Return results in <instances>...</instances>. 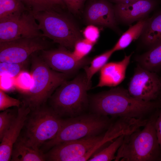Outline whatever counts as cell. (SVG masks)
Instances as JSON below:
<instances>
[{"label": "cell", "instance_id": "1", "mask_svg": "<svg viewBox=\"0 0 161 161\" xmlns=\"http://www.w3.org/2000/svg\"><path fill=\"white\" fill-rule=\"evenodd\" d=\"M89 106L92 113L113 117L144 119L161 106L159 101H145L132 96L128 90L112 88L91 96Z\"/></svg>", "mask_w": 161, "mask_h": 161}, {"label": "cell", "instance_id": "2", "mask_svg": "<svg viewBox=\"0 0 161 161\" xmlns=\"http://www.w3.org/2000/svg\"><path fill=\"white\" fill-rule=\"evenodd\" d=\"M158 114L152 115L142 130L139 129L125 135L114 161L158 160L161 149L155 127Z\"/></svg>", "mask_w": 161, "mask_h": 161}, {"label": "cell", "instance_id": "3", "mask_svg": "<svg viewBox=\"0 0 161 161\" xmlns=\"http://www.w3.org/2000/svg\"><path fill=\"white\" fill-rule=\"evenodd\" d=\"M31 56L33 84L28 92L21 94V101L32 110L45 104L54 91L67 80L69 75L52 69L41 56L35 53Z\"/></svg>", "mask_w": 161, "mask_h": 161}, {"label": "cell", "instance_id": "4", "mask_svg": "<svg viewBox=\"0 0 161 161\" xmlns=\"http://www.w3.org/2000/svg\"><path fill=\"white\" fill-rule=\"evenodd\" d=\"M90 86L85 74L60 85L49 99L50 106L61 117H72L83 114L89 105L87 94Z\"/></svg>", "mask_w": 161, "mask_h": 161}, {"label": "cell", "instance_id": "5", "mask_svg": "<svg viewBox=\"0 0 161 161\" xmlns=\"http://www.w3.org/2000/svg\"><path fill=\"white\" fill-rule=\"evenodd\" d=\"M112 122L108 116L92 113L63 119L55 136L45 142L41 150L43 152L61 143L100 134Z\"/></svg>", "mask_w": 161, "mask_h": 161}, {"label": "cell", "instance_id": "6", "mask_svg": "<svg viewBox=\"0 0 161 161\" xmlns=\"http://www.w3.org/2000/svg\"><path fill=\"white\" fill-rule=\"evenodd\" d=\"M63 119L45 104L31 110L19 138L28 145L39 149L47 141L54 138L59 130Z\"/></svg>", "mask_w": 161, "mask_h": 161}, {"label": "cell", "instance_id": "7", "mask_svg": "<svg viewBox=\"0 0 161 161\" xmlns=\"http://www.w3.org/2000/svg\"><path fill=\"white\" fill-rule=\"evenodd\" d=\"M43 36L62 46L73 49L82 39L78 28L69 18L51 9L33 14Z\"/></svg>", "mask_w": 161, "mask_h": 161}, {"label": "cell", "instance_id": "8", "mask_svg": "<svg viewBox=\"0 0 161 161\" xmlns=\"http://www.w3.org/2000/svg\"><path fill=\"white\" fill-rule=\"evenodd\" d=\"M48 42L43 37L20 38L0 43V62L20 63L33 53L47 49Z\"/></svg>", "mask_w": 161, "mask_h": 161}, {"label": "cell", "instance_id": "9", "mask_svg": "<svg viewBox=\"0 0 161 161\" xmlns=\"http://www.w3.org/2000/svg\"><path fill=\"white\" fill-rule=\"evenodd\" d=\"M36 37H43L42 33L33 14L29 11L0 22V43Z\"/></svg>", "mask_w": 161, "mask_h": 161}, {"label": "cell", "instance_id": "10", "mask_svg": "<svg viewBox=\"0 0 161 161\" xmlns=\"http://www.w3.org/2000/svg\"><path fill=\"white\" fill-rule=\"evenodd\" d=\"M103 135L87 137L57 144L45 153L46 160L76 161L99 143Z\"/></svg>", "mask_w": 161, "mask_h": 161}, {"label": "cell", "instance_id": "11", "mask_svg": "<svg viewBox=\"0 0 161 161\" xmlns=\"http://www.w3.org/2000/svg\"><path fill=\"white\" fill-rule=\"evenodd\" d=\"M128 90L134 98L145 101H152L160 94L161 80L155 72L138 64L131 79Z\"/></svg>", "mask_w": 161, "mask_h": 161}, {"label": "cell", "instance_id": "12", "mask_svg": "<svg viewBox=\"0 0 161 161\" xmlns=\"http://www.w3.org/2000/svg\"><path fill=\"white\" fill-rule=\"evenodd\" d=\"M41 51V56L51 68L69 75L84 68L91 61L85 58L78 60L74 57L72 52L63 48Z\"/></svg>", "mask_w": 161, "mask_h": 161}, {"label": "cell", "instance_id": "13", "mask_svg": "<svg viewBox=\"0 0 161 161\" xmlns=\"http://www.w3.org/2000/svg\"><path fill=\"white\" fill-rule=\"evenodd\" d=\"M157 0H140L127 3L116 4L114 6L117 19L126 24L145 18L158 4Z\"/></svg>", "mask_w": 161, "mask_h": 161}, {"label": "cell", "instance_id": "14", "mask_svg": "<svg viewBox=\"0 0 161 161\" xmlns=\"http://www.w3.org/2000/svg\"><path fill=\"white\" fill-rule=\"evenodd\" d=\"M17 114L10 127L4 135L0 145V161L11 160L14 144L20 136L30 109L22 104L18 108Z\"/></svg>", "mask_w": 161, "mask_h": 161}, {"label": "cell", "instance_id": "15", "mask_svg": "<svg viewBox=\"0 0 161 161\" xmlns=\"http://www.w3.org/2000/svg\"><path fill=\"white\" fill-rule=\"evenodd\" d=\"M87 22L91 24L112 29L116 27L114 6L107 0H95L88 6L86 12Z\"/></svg>", "mask_w": 161, "mask_h": 161}, {"label": "cell", "instance_id": "16", "mask_svg": "<svg viewBox=\"0 0 161 161\" xmlns=\"http://www.w3.org/2000/svg\"><path fill=\"white\" fill-rule=\"evenodd\" d=\"M133 53L125 55L120 61L107 63L100 71L99 81L96 87H114L121 83L125 78L126 70Z\"/></svg>", "mask_w": 161, "mask_h": 161}, {"label": "cell", "instance_id": "17", "mask_svg": "<svg viewBox=\"0 0 161 161\" xmlns=\"http://www.w3.org/2000/svg\"><path fill=\"white\" fill-rule=\"evenodd\" d=\"M140 36L143 43L150 49L161 44V10L147 18Z\"/></svg>", "mask_w": 161, "mask_h": 161}, {"label": "cell", "instance_id": "18", "mask_svg": "<svg viewBox=\"0 0 161 161\" xmlns=\"http://www.w3.org/2000/svg\"><path fill=\"white\" fill-rule=\"evenodd\" d=\"M11 160L13 161H42L46 160L45 154L40 149L27 144L18 137L14 144Z\"/></svg>", "mask_w": 161, "mask_h": 161}, {"label": "cell", "instance_id": "19", "mask_svg": "<svg viewBox=\"0 0 161 161\" xmlns=\"http://www.w3.org/2000/svg\"><path fill=\"white\" fill-rule=\"evenodd\" d=\"M147 18L138 21L133 25H130L129 29L121 35L112 48L114 52L123 49L128 47L134 41L141 36L146 24Z\"/></svg>", "mask_w": 161, "mask_h": 161}, {"label": "cell", "instance_id": "20", "mask_svg": "<svg viewBox=\"0 0 161 161\" xmlns=\"http://www.w3.org/2000/svg\"><path fill=\"white\" fill-rule=\"evenodd\" d=\"M136 60L140 66L155 72L161 68V44L138 56Z\"/></svg>", "mask_w": 161, "mask_h": 161}, {"label": "cell", "instance_id": "21", "mask_svg": "<svg viewBox=\"0 0 161 161\" xmlns=\"http://www.w3.org/2000/svg\"><path fill=\"white\" fill-rule=\"evenodd\" d=\"M26 11H29L20 0H0V22L19 16Z\"/></svg>", "mask_w": 161, "mask_h": 161}, {"label": "cell", "instance_id": "22", "mask_svg": "<svg viewBox=\"0 0 161 161\" xmlns=\"http://www.w3.org/2000/svg\"><path fill=\"white\" fill-rule=\"evenodd\" d=\"M123 134L117 138L106 147L92 156L88 161H110L115 160V154L122 145L125 135Z\"/></svg>", "mask_w": 161, "mask_h": 161}, {"label": "cell", "instance_id": "23", "mask_svg": "<svg viewBox=\"0 0 161 161\" xmlns=\"http://www.w3.org/2000/svg\"><path fill=\"white\" fill-rule=\"evenodd\" d=\"M114 52L112 49L95 57L90 62L89 66L84 68L88 84L91 86V79L94 74L100 71Z\"/></svg>", "mask_w": 161, "mask_h": 161}, {"label": "cell", "instance_id": "24", "mask_svg": "<svg viewBox=\"0 0 161 161\" xmlns=\"http://www.w3.org/2000/svg\"><path fill=\"white\" fill-rule=\"evenodd\" d=\"M28 60L20 63L0 62V75H7L15 78L27 66Z\"/></svg>", "mask_w": 161, "mask_h": 161}, {"label": "cell", "instance_id": "25", "mask_svg": "<svg viewBox=\"0 0 161 161\" xmlns=\"http://www.w3.org/2000/svg\"><path fill=\"white\" fill-rule=\"evenodd\" d=\"M15 85L21 94L28 92L32 87L33 79L31 73L23 71L14 78Z\"/></svg>", "mask_w": 161, "mask_h": 161}, {"label": "cell", "instance_id": "26", "mask_svg": "<svg viewBox=\"0 0 161 161\" xmlns=\"http://www.w3.org/2000/svg\"><path fill=\"white\" fill-rule=\"evenodd\" d=\"M17 114L10 109H6L0 113V140L10 127Z\"/></svg>", "mask_w": 161, "mask_h": 161}, {"label": "cell", "instance_id": "27", "mask_svg": "<svg viewBox=\"0 0 161 161\" xmlns=\"http://www.w3.org/2000/svg\"><path fill=\"white\" fill-rule=\"evenodd\" d=\"M94 45L85 39H81L75 44L72 54L77 60H81L90 52Z\"/></svg>", "mask_w": 161, "mask_h": 161}, {"label": "cell", "instance_id": "28", "mask_svg": "<svg viewBox=\"0 0 161 161\" xmlns=\"http://www.w3.org/2000/svg\"><path fill=\"white\" fill-rule=\"evenodd\" d=\"M28 11L33 14L54 9L46 0H20Z\"/></svg>", "mask_w": 161, "mask_h": 161}, {"label": "cell", "instance_id": "29", "mask_svg": "<svg viewBox=\"0 0 161 161\" xmlns=\"http://www.w3.org/2000/svg\"><path fill=\"white\" fill-rule=\"evenodd\" d=\"M22 102L19 100L10 97L0 89V110L4 111L12 106L19 107Z\"/></svg>", "mask_w": 161, "mask_h": 161}, {"label": "cell", "instance_id": "30", "mask_svg": "<svg viewBox=\"0 0 161 161\" xmlns=\"http://www.w3.org/2000/svg\"><path fill=\"white\" fill-rule=\"evenodd\" d=\"M85 39L95 44L100 36V31L97 27L91 24L85 28L83 31Z\"/></svg>", "mask_w": 161, "mask_h": 161}, {"label": "cell", "instance_id": "31", "mask_svg": "<svg viewBox=\"0 0 161 161\" xmlns=\"http://www.w3.org/2000/svg\"><path fill=\"white\" fill-rule=\"evenodd\" d=\"M72 12L78 13L81 9L84 0H62Z\"/></svg>", "mask_w": 161, "mask_h": 161}, {"label": "cell", "instance_id": "32", "mask_svg": "<svg viewBox=\"0 0 161 161\" xmlns=\"http://www.w3.org/2000/svg\"><path fill=\"white\" fill-rule=\"evenodd\" d=\"M15 85L14 78L7 75H0V89L8 90Z\"/></svg>", "mask_w": 161, "mask_h": 161}, {"label": "cell", "instance_id": "33", "mask_svg": "<svg viewBox=\"0 0 161 161\" xmlns=\"http://www.w3.org/2000/svg\"><path fill=\"white\" fill-rule=\"evenodd\" d=\"M155 127L158 141L161 149V109L159 112L156 119Z\"/></svg>", "mask_w": 161, "mask_h": 161}, {"label": "cell", "instance_id": "34", "mask_svg": "<svg viewBox=\"0 0 161 161\" xmlns=\"http://www.w3.org/2000/svg\"><path fill=\"white\" fill-rule=\"evenodd\" d=\"M55 8L57 6L64 7L65 4L62 0H46Z\"/></svg>", "mask_w": 161, "mask_h": 161}, {"label": "cell", "instance_id": "35", "mask_svg": "<svg viewBox=\"0 0 161 161\" xmlns=\"http://www.w3.org/2000/svg\"><path fill=\"white\" fill-rule=\"evenodd\" d=\"M112 2L116 4L127 3L132 2L140 0H110Z\"/></svg>", "mask_w": 161, "mask_h": 161}, {"label": "cell", "instance_id": "36", "mask_svg": "<svg viewBox=\"0 0 161 161\" xmlns=\"http://www.w3.org/2000/svg\"><path fill=\"white\" fill-rule=\"evenodd\" d=\"M158 161H161V153L158 159Z\"/></svg>", "mask_w": 161, "mask_h": 161}, {"label": "cell", "instance_id": "37", "mask_svg": "<svg viewBox=\"0 0 161 161\" xmlns=\"http://www.w3.org/2000/svg\"><path fill=\"white\" fill-rule=\"evenodd\" d=\"M92 0V1H94V0Z\"/></svg>", "mask_w": 161, "mask_h": 161}, {"label": "cell", "instance_id": "38", "mask_svg": "<svg viewBox=\"0 0 161 161\" xmlns=\"http://www.w3.org/2000/svg\"><path fill=\"white\" fill-rule=\"evenodd\" d=\"M160 94H161V92H160Z\"/></svg>", "mask_w": 161, "mask_h": 161}]
</instances>
